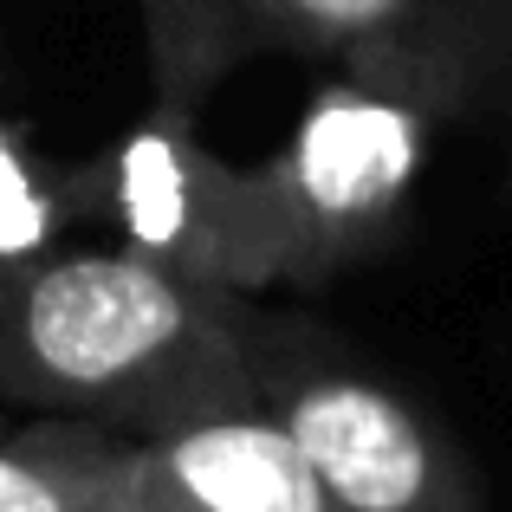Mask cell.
I'll list each match as a JSON object with an SVG mask.
<instances>
[{
	"mask_svg": "<svg viewBox=\"0 0 512 512\" xmlns=\"http://www.w3.org/2000/svg\"><path fill=\"white\" fill-rule=\"evenodd\" d=\"M240 292L182 279L117 240H65L0 279V409L163 435L247 409Z\"/></svg>",
	"mask_w": 512,
	"mask_h": 512,
	"instance_id": "6da1fadb",
	"label": "cell"
},
{
	"mask_svg": "<svg viewBox=\"0 0 512 512\" xmlns=\"http://www.w3.org/2000/svg\"><path fill=\"white\" fill-rule=\"evenodd\" d=\"M448 124H461V98L435 20L422 46L331 65L279 150L247 163L260 292H318L396 247Z\"/></svg>",
	"mask_w": 512,
	"mask_h": 512,
	"instance_id": "7a4b0ae2",
	"label": "cell"
},
{
	"mask_svg": "<svg viewBox=\"0 0 512 512\" xmlns=\"http://www.w3.org/2000/svg\"><path fill=\"white\" fill-rule=\"evenodd\" d=\"M253 402L312 467L325 512H480V480L454 435L318 318L240 299Z\"/></svg>",
	"mask_w": 512,
	"mask_h": 512,
	"instance_id": "3957f363",
	"label": "cell"
},
{
	"mask_svg": "<svg viewBox=\"0 0 512 512\" xmlns=\"http://www.w3.org/2000/svg\"><path fill=\"white\" fill-rule=\"evenodd\" d=\"M78 208L117 247L201 279L214 292H260V208L253 169L201 137L195 111L156 104L98 156H78Z\"/></svg>",
	"mask_w": 512,
	"mask_h": 512,
	"instance_id": "277c9868",
	"label": "cell"
},
{
	"mask_svg": "<svg viewBox=\"0 0 512 512\" xmlns=\"http://www.w3.org/2000/svg\"><path fill=\"white\" fill-rule=\"evenodd\" d=\"M150 98L195 111L260 59L357 65L422 46L435 0H137Z\"/></svg>",
	"mask_w": 512,
	"mask_h": 512,
	"instance_id": "5b68a950",
	"label": "cell"
},
{
	"mask_svg": "<svg viewBox=\"0 0 512 512\" xmlns=\"http://www.w3.org/2000/svg\"><path fill=\"white\" fill-rule=\"evenodd\" d=\"M124 512H325L286 428L247 402L163 435H124Z\"/></svg>",
	"mask_w": 512,
	"mask_h": 512,
	"instance_id": "8992f818",
	"label": "cell"
},
{
	"mask_svg": "<svg viewBox=\"0 0 512 512\" xmlns=\"http://www.w3.org/2000/svg\"><path fill=\"white\" fill-rule=\"evenodd\" d=\"M0 512H124V435L65 415L0 428Z\"/></svg>",
	"mask_w": 512,
	"mask_h": 512,
	"instance_id": "52a82bcc",
	"label": "cell"
},
{
	"mask_svg": "<svg viewBox=\"0 0 512 512\" xmlns=\"http://www.w3.org/2000/svg\"><path fill=\"white\" fill-rule=\"evenodd\" d=\"M78 227V156H52L20 117L0 111V279L59 253Z\"/></svg>",
	"mask_w": 512,
	"mask_h": 512,
	"instance_id": "ba28073f",
	"label": "cell"
},
{
	"mask_svg": "<svg viewBox=\"0 0 512 512\" xmlns=\"http://www.w3.org/2000/svg\"><path fill=\"white\" fill-rule=\"evenodd\" d=\"M435 39L448 52L461 117L512 130V0H435Z\"/></svg>",
	"mask_w": 512,
	"mask_h": 512,
	"instance_id": "9c48e42d",
	"label": "cell"
},
{
	"mask_svg": "<svg viewBox=\"0 0 512 512\" xmlns=\"http://www.w3.org/2000/svg\"><path fill=\"white\" fill-rule=\"evenodd\" d=\"M0 428H13V415H7V409H0Z\"/></svg>",
	"mask_w": 512,
	"mask_h": 512,
	"instance_id": "30bf717a",
	"label": "cell"
}]
</instances>
